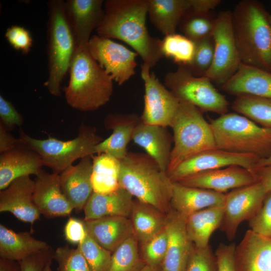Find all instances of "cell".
<instances>
[{
  "instance_id": "6da1fadb",
  "label": "cell",
  "mask_w": 271,
  "mask_h": 271,
  "mask_svg": "<svg viewBox=\"0 0 271 271\" xmlns=\"http://www.w3.org/2000/svg\"><path fill=\"white\" fill-rule=\"evenodd\" d=\"M148 0H107L104 15L95 30L98 36L127 44L151 69L164 57L162 40L146 27Z\"/></svg>"
},
{
  "instance_id": "7a4b0ae2",
  "label": "cell",
  "mask_w": 271,
  "mask_h": 271,
  "mask_svg": "<svg viewBox=\"0 0 271 271\" xmlns=\"http://www.w3.org/2000/svg\"><path fill=\"white\" fill-rule=\"evenodd\" d=\"M231 14L241 63L271 72V25L264 6L256 1L243 0Z\"/></svg>"
},
{
  "instance_id": "3957f363",
  "label": "cell",
  "mask_w": 271,
  "mask_h": 271,
  "mask_svg": "<svg viewBox=\"0 0 271 271\" xmlns=\"http://www.w3.org/2000/svg\"><path fill=\"white\" fill-rule=\"evenodd\" d=\"M64 88L67 103L81 111H94L106 104L113 92V80L90 54L88 45L76 46Z\"/></svg>"
},
{
  "instance_id": "277c9868",
  "label": "cell",
  "mask_w": 271,
  "mask_h": 271,
  "mask_svg": "<svg viewBox=\"0 0 271 271\" xmlns=\"http://www.w3.org/2000/svg\"><path fill=\"white\" fill-rule=\"evenodd\" d=\"M120 161L119 186L165 214L171 211L173 182L147 154L127 153Z\"/></svg>"
},
{
  "instance_id": "5b68a950",
  "label": "cell",
  "mask_w": 271,
  "mask_h": 271,
  "mask_svg": "<svg viewBox=\"0 0 271 271\" xmlns=\"http://www.w3.org/2000/svg\"><path fill=\"white\" fill-rule=\"evenodd\" d=\"M47 4L48 77L44 85L52 95L60 96L61 84L69 70L76 45L66 14L65 2L51 0Z\"/></svg>"
},
{
  "instance_id": "8992f818",
  "label": "cell",
  "mask_w": 271,
  "mask_h": 271,
  "mask_svg": "<svg viewBox=\"0 0 271 271\" xmlns=\"http://www.w3.org/2000/svg\"><path fill=\"white\" fill-rule=\"evenodd\" d=\"M217 149L261 159L271 153V128L236 113H226L210 122Z\"/></svg>"
},
{
  "instance_id": "52a82bcc",
  "label": "cell",
  "mask_w": 271,
  "mask_h": 271,
  "mask_svg": "<svg viewBox=\"0 0 271 271\" xmlns=\"http://www.w3.org/2000/svg\"><path fill=\"white\" fill-rule=\"evenodd\" d=\"M171 127L174 144L167 174L191 156L217 148L210 123L193 105L180 102Z\"/></svg>"
},
{
  "instance_id": "ba28073f",
  "label": "cell",
  "mask_w": 271,
  "mask_h": 271,
  "mask_svg": "<svg viewBox=\"0 0 271 271\" xmlns=\"http://www.w3.org/2000/svg\"><path fill=\"white\" fill-rule=\"evenodd\" d=\"M19 139L25 146L37 153L44 166L51 168L53 172L61 173L76 160L93 156L95 146L103 140L96 133L94 127L82 123L77 136L66 141L49 137L47 139H37L20 129Z\"/></svg>"
},
{
  "instance_id": "9c48e42d",
  "label": "cell",
  "mask_w": 271,
  "mask_h": 271,
  "mask_svg": "<svg viewBox=\"0 0 271 271\" xmlns=\"http://www.w3.org/2000/svg\"><path fill=\"white\" fill-rule=\"evenodd\" d=\"M164 85L180 102L191 104L201 111L222 115L228 112L229 104L225 96L205 76L193 75L188 68L179 65L175 71L165 75Z\"/></svg>"
},
{
  "instance_id": "30bf717a",
  "label": "cell",
  "mask_w": 271,
  "mask_h": 271,
  "mask_svg": "<svg viewBox=\"0 0 271 271\" xmlns=\"http://www.w3.org/2000/svg\"><path fill=\"white\" fill-rule=\"evenodd\" d=\"M212 34L214 58L204 76L221 86L235 74L241 64L234 37L231 11L219 13Z\"/></svg>"
},
{
  "instance_id": "8fae6325",
  "label": "cell",
  "mask_w": 271,
  "mask_h": 271,
  "mask_svg": "<svg viewBox=\"0 0 271 271\" xmlns=\"http://www.w3.org/2000/svg\"><path fill=\"white\" fill-rule=\"evenodd\" d=\"M266 193L263 185L258 182L225 194L224 213L219 228L228 239H234L241 222L250 221L256 215Z\"/></svg>"
},
{
  "instance_id": "7c38bea8",
  "label": "cell",
  "mask_w": 271,
  "mask_h": 271,
  "mask_svg": "<svg viewBox=\"0 0 271 271\" xmlns=\"http://www.w3.org/2000/svg\"><path fill=\"white\" fill-rule=\"evenodd\" d=\"M146 64L141 65L144 83V107L140 117L146 124L171 127L180 101Z\"/></svg>"
},
{
  "instance_id": "4fadbf2b",
  "label": "cell",
  "mask_w": 271,
  "mask_h": 271,
  "mask_svg": "<svg viewBox=\"0 0 271 271\" xmlns=\"http://www.w3.org/2000/svg\"><path fill=\"white\" fill-rule=\"evenodd\" d=\"M88 49L95 60L118 85H122L134 75L138 55L136 52L97 35L91 37Z\"/></svg>"
},
{
  "instance_id": "5bb4252c",
  "label": "cell",
  "mask_w": 271,
  "mask_h": 271,
  "mask_svg": "<svg viewBox=\"0 0 271 271\" xmlns=\"http://www.w3.org/2000/svg\"><path fill=\"white\" fill-rule=\"evenodd\" d=\"M260 159L251 154L234 153L215 148L191 156L167 174L172 182H177L198 173L232 165L252 171Z\"/></svg>"
},
{
  "instance_id": "9a60e30c",
  "label": "cell",
  "mask_w": 271,
  "mask_h": 271,
  "mask_svg": "<svg viewBox=\"0 0 271 271\" xmlns=\"http://www.w3.org/2000/svg\"><path fill=\"white\" fill-rule=\"evenodd\" d=\"M181 184L223 193L258 182L254 173L237 165L206 171L177 181Z\"/></svg>"
},
{
  "instance_id": "2e32d148",
  "label": "cell",
  "mask_w": 271,
  "mask_h": 271,
  "mask_svg": "<svg viewBox=\"0 0 271 271\" xmlns=\"http://www.w3.org/2000/svg\"><path fill=\"white\" fill-rule=\"evenodd\" d=\"M33 198L41 214L48 218L69 216L74 209L62 191L57 173L41 170L35 180Z\"/></svg>"
},
{
  "instance_id": "e0dca14e",
  "label": "cell",
  "mask_w": 271,
  "mask_h": 271,
  "mask_svg": "<svg viewBox=\"0 0 271 271\" xmlns=\"http://www.w3.org/2000/svg\"><path fill=\"white\" fill-rule=\"evenodd\" d=\"M35 180L25 176L14 181L0 192V212H10L20 220L33 225L41 215L34 201Z\"/></svg>"
},
{
  "instance_id": "ac0fdd59",
  "label": "cell",
  "mask_w": 271,
  "mask_h": 271,
  "mask_svg": "<svg viewBox=\"0 0 271 271\" xmlns=\"http://www.w3.org/2000/svg\"><path fill=\"white\" fill-rule=\"evenodd\" d=\"M103 0H67L65 2L68 20L76 46H87L92 32L101 22Z\"/></svg>"
},
{
  "instance_id": "d6986e66",
  "label": "cell",
  "mask_w": 271,
  "mask_h": 271,
  "mask_svg": "<svg viewBox=\"0 0 271 271\" xmlns=\"http://www.w3.org/2000/svg\"><path fill=\"white\" fill-rule=\"evenodd\" d=\"M186 218L173 210L167 214V250L162 271H185L194 244L186 229Z\"/></svg>"
},
{
  "instance_id": "ffe728a7",
  "label": "cell",
  "mask_w": 271,
  "mask_h": 271,
  "mask_svg": "<svg viewBox=\"0 0 271 271\" xmlns=\"http://www.w3.org/2000/svg\"><path fill=\"white\" fill-rule=\"evenodd\" d=\"M92 156L82 158L60 173L62 191L77 212L84 207L93 192L91 173Z\"/></svg>"
},
{
  "instance_id": "44dd1931",
  "label": "cell",
  "mask_w": 271,
  "mask_h": 271,
  "mask_svg": "<svg viewBox=\"0 0 271 271\" xmlns=\"http://www.w3.org/2000/svg\"><path fill=\"white\" fill-rule=\"evenodd\" d=\"M43 166L40 155L22 143L16 148L1 154V191L18 178L31 175L37 176Z\"/></svg>"
},
{
  "instance_id": "7402d4cb",
  "label": "cell",
  "mask_w": 271,
  "mask_h": 271,
  "mask_svg": "<svg viewBox=\"0 0 271 271\" xmlns=\"http://www.w3.org/2000/svg\"><path fill=\"white\" fill-rule=\"evenodd\" d=\"M234 259L236 271H268L271 264V238L248 229L235 247Z\"/></svg>"
},
{
  "instance_id": "603a6c76",
  "label": "cell",
  "mask_w": 271,
  "mask_h": 271,
  "mask_svg": "<svg viewBox=\"0 0 271 271\" xmlns=\"http://www.w3.org/2000/svg\"><path fill=\"white\" fill-rule=\"evenodd\" d=\"M82 221L87 233L97 244L112 253L134 235L129 217L109 216Z\"/></svg>"
},
{
  "instance_id": "cb8c5ba5",
  "label": "cell",
  "mask_w": 271,
  "mask_h": 271,
  "mask_svg": "<svg viewBox=\"0 0 271 271\" xmlns=\"http://www.w3.org/2000/svg\"><path fill=\"white\" fill-rule=\"evenodd\" d=\"M140 119V117L135 113L108 114L104 124L107 129L112 130V132L108 138L94 147L93 155L105 153L119 160L123 159L128 153L127 145Z\"/></svg>"
},
{
  "instance_id": "d4e9b609",
  "label": "cell",
  "mask_w": 271,
  "mask_h": 271,
  "mask_svg": "<svg viewBox=\"0 0 271 271\" xmlns=\"http://www.w3.org/2000/svg\"><path fill=\"white\" fill-rule=\"evenodd\" d=\"M131 140L167 173L173 139L166 127L146 124L140 118L133 129Z\"/></svg>"
},
{
  "instance_id": "484cf974",
  "label": "cell",
  "mask_w": 271,
  "mask_h": 271,
  "mask_svg": "<svg viewBox=\"0 0 271 271\" xmlns=\"http://www.w3.org/2000/svg\"><path fill=\"white\" fill-rule=\"evenodd\" d=\"M224 197V193L173 182L170 206L172 210L187 218L204 209L223 205Z\"/></svg>"
},
{
  "instance_id": "4316f807",
  "label": "cell",
  "mask_w": 271,
  "mask_h": 271,
  "mask_svg": "<svg viewBox=\"0 0 271 271\" xmlns=\"http://www.w3.org/2000/svg\"><path fill=\"white\" fill-rule=\"evenodd\" d=\"M233 95L271 98V72L241 63L235 74L221 86Z\"/></svg>"
},
{
  "instance_id": "83f0119b",
  "label": "cell",
  "mask_w": 271,
  "mask_h": 271,
  "mask_svg": "<svg viewBox=\"0 0 271 271\" xmlns=\"http://www.w3.org/2000/svg\"><path fill=\"white\" fill-rule=\"evenodd\" d=\"M133 200L132 196L120 187L108 194L93 192L84 207L83 220L109 216L129 217Z\"/></svg>"
},
{
  "instance_id": "f1b7e54d",
  "label": "cell",
  "mask_w": 271,
  "mask_h": 271,
  "mask_svg": "<svg viewBox=\"0 0 271 271\" xmlns=\"http://www.w3.org/2000/svg\"><path fill=\"white\" fill-rule=\"evenodd\" d=\"M190 8V0H148V15L151 23L165 36L176 33Z\"/></svg>"
},
{
  "instance_id": "f546056e",
  "label": "cell",
  "mask_w": 271,
  "mask_h": 271,
  "mask_svg": "<svg viewBox=\"0 0 271 271\" xmlns=\"http://www.w3.org/2000/svg\"><path fill=\"white\" fill-rule=\"evenodd\" d=\"M50 247L46 242L32 237L30 232H16L0 225V258L19 261Z\"/></svg>"
},
{
  "instance_id": "4dcf8cb0",
  "label": "cell",
  "mask_w": 271,
  "mask_h": 271,
  "mask_svg": "<svg viewBox=\"0 0 271 271\" xmlns=\"http://www.w3.org/2000/svg\"><path fill=\"white\" fill-rule=\"evenodd\" d=\"M133 234L142 244L163 230L167 225V215L152 205L133 200L129 217Z\"/></svg>"
},
{
  "instance_id": "1f68e13d",
  "label": "cell",
  "mask_w": 271,
  "mask_h": 271,
  "mask_svg": "<svg viewBox=\"0 0 271 271\" xmlns=\"http://www.w3.org/2000/svg\"><path fill=\"white\" fill-rule=\"evenodd\" d=\"M224 213L223 205L208 207L189 215L186 229L190 240L199 248L208 246L211 234L220 228Z\"/></svg>"
},
{
  "instance_id": "d6a6232c",
  "label": "cell",
  "mask_w": 271,
  "mask_h": 271,
  "mask_svg": "<svg viewBox=\"0 0 271 271\" xmlns=\"http://www.w3.org/2000/svg\"><path fill=\"white\" fill-rule=\"evenodd\" d=\"M92 157L91 182L93 192L108 194L119 187L120 161L105 153Z\"/></svg>"
},
{
  "instance_id": "836d02e7",
  "label": "cell",
  "mask_w": 271,
  "mask_h": 271,
  "mask_svg": "<svg viewBox=\"0 0 271 271\" xmlns=\"http://www.w3.org/2000/svg\"><path fill=\"white\" fill-rule=\"evenodd\" d=\"M231 107L257 124L271 128V98L238 95L233 101Z\"/></svg>"
},
{
  "instance_id": "e575fe53",
  "label": "cell",
  "mask_w": 271,
  "mask_h": 271,
  "mask_svg": "<svg viewBox=\"0 0 271 271\" xmlns=\"http://www.w3.org/2000/svg\"><path fill=\"white\" fill-rule=\"evenodd\" d=\"M145 265L140 255L139 242L133 235L112 253L109 271H139Z\"/></svg>"
},
{
  "instance_id": "d590c367",
  "label": "cell",
  "mask_w": 271,
  "mask_h": 271,
  "mask_svg": "<svg viewBox=\"0 0 271 271\" xmlns=\"http://www.w3.org/2000/svg\"><path fill=\"white\" fill-rule=\"evenodd\" d=\"M161 48L164 56L179 66H188L193 59L196 44L184 35L174 33L165 36Z\"/></svg>"
},
{
  "instance_id": "8d00e7d4",
  "label": "cell",
  "mask_w": 271,
  "mask_h": 271,
  "mask_svg": "<svg viewBox=\"0 0 271 271\" xmlns=\"http://www.w3.org/2000/svg\"><path fill=\"white\" fill-rule=\"evenodd\" d=\"M216 18L210 13H201L190 9L183 17L179 25L184 35L194 42L213 34Z\"/></svg>"
},
{
  "instance_id": "74e56055",
  "label": "cell",
  "mask_w": 271,
  "mask_h": 271,
  "mask_svg": "<svg viewBox=\"0 0 271 271\" xmlns=\"http://www.w3.org/2000/svg\"><path fill=\"white\" fill-rule=\"evenodd\" d=\"M92 271H109L112 253L97 244L88 234L77 245Z\"/></svg>"
},
{
  "instance_id": "f35d334b",
  "label": "cell",
  "mask_w": 271,
  "mask_h": 271,
  "mask_svg": "<svg viewBox=\"0 0 271 271\" xmlns=\"http://www.w3.org/2000/svg\"><path fill=\"white\" fill-rule=\"evenodd\" d=\"M195 43L196 48L193 59L189 65L185 67L193 75L204 76L210 69L214 58L213 34Z\"/></svg>"
},
{
  "instance_id": "ab89813d",
  "label": "cell",
  "mask_w": 271,
  "mask_h": 271,
  "mask_svg": "<svg viewBox=\"0 0 271 271\" xmlns=\"http://www.w3.org/2000/svg\"><path fill=\"white\" fill-rule=\"evenodd\" d=\"M168 234L166 227L151 239L141 244V256L145 263L161 267L167 250Z\"/></svg>"
},
{
  "instance_id": "60d3db41",
  "label": "cell",
  "mask_w": 271,
  "mask_h": 271,
  "mask_svg": "<svg viewBox=\"0 0 271 271\" xmlns=\"http://www.w3.org/2000/svg\"><path fill=\"white\" fill-rule=\"evenodd\" d=\"M53 259L58 264L57 271H92L78 245L76 248L68 245L58 247Z\"/></svg>"
},
{
  "instance_id": "b9f144b4",
  "label": "cell",
  "mask_w": 271,
  "mask_h": 271,
  "mask_svg": "<svg viewBox=\"0 0 271 271\" xmlns=\"http://www.w3.org/2000/svg\"><path fill=\"white\" fill-rule=\"evenodd\" d=\"M215 253L210 246L199 248L194 245L185 271H217Z\"/></svg>"
},
{
  "instance_id": "7bdbcfd3",
  "label": "cell",
  "mask_w": 271,
  "mask_h": 271,
  "mask_svg": "<svg viewBox=\"0 0 271 271\" xmlns=\"http://www.w3.org/2000/svg\"><path fill=\"white\" fill-rule=\"evenodd\" d=\"M249 227L254 233L271 238V191L266 193L259 210L249 221Z\"/></svg>"
},
{
  "instance_id": "ee69618b",
  "label": "cell",
  "mask_w": 271,
  "mask_h": 271,
  "mask_svg": "<svg viewBox=\"0 0 271 271\" xmlns=\"http://www.w3.org/2000/svg\"><path fill=\"white\" fill-rule=\"evenodd\" d=\"M5 37L10 45L16 50L27 54L33 45V39L30 32L24 27L13 25L7 29Z\"/></svg>"
},
{
  "instance_id": "f6af8a7d",
  "label": "cell",
  "mask_w": 271,
  "mask_h": 271,
  "mask_svg": "<svg viewBox=\"0 0 271 271\" xmlns=\"http://www.w3.org/2000/svg\"><path fill=\"white\" fill-rule=\"evenodd\" d=\"M54 253V251L50 247L19 261L21 271H43L44 267L52 262Z\"/></svg>"
},
{
  "instance_id": "bcb514c9",
  "label": "cell",
  "mask_w": 271,
  "mask_h": 271,
  "mask_svg": "<svg viewBox=\"0 0 271 271\" xmlns=\"http://www.w3.org/2000/svg\"><path fill=\"white\" fill-rule=\"evenodd\" d=\"M1 122L7 129H13L16 126L21 127L23 123V117L17 111L11 102L0 95Z\"/></svg>"
},
{
  "instance_id": "7dc6e473",
  "label": "cell",
  "mask_w": 271,
  "mask_h": 271,
  "mask_svg": "<svg viewBox=\"0 0 271 271\" xmlns=\"http://www.w3.org/2000/svg\"><path fill=\"white\" fill-rule=\"evenodd\" d=\"M235 247L234 243L219 244L215 252L217 271H236L234 259Z\"/></svg>"
},
{
  "instance_id": "c3c4849f",
  "label": "cell",
  "mask_w": 271,
  "mask_h": 271,
  "mask_svg": "<svg viewBox=\"0 0 271 271\" xmlns=\"http://www.w3.org/2000/svg\"><path fill=\"white\" fill-rule=\"evenodd\" d=\"M87 234L82 220L74 218H70L68 220L64 227V235L68 241L79 244Z\"/></svg>"
},
{
  "instance_id": "681fc988",
  "label": "cell",
  "mask_w": 271,
  "mask_h": 271,
  "mask_svg": "<svg viewBox=\"0 0 271 271\" xmlns=\"http://www.w3.org/2000/svg\"><path fill=\"white\" fill-rule=\"evenodd\" d=\"M22 144L19 139H16L10 134L5 126L0 122V153L12 150Z\"/></svg>"
},
{
  "instance_id": "f907efd6",
  "label": "cell",
  "mask_w": 271,
  "mask_h": 271,
  "mask_svg": "<svg viewBox=\"0 0 271 271\" xmlns=\"http://www.w3.org/2000/svg\"><path fill=\"white\" fill-rule=\"evenodd\" d=\"M221 2L220 0H190V9L198 13H209Z\"/></svg>"
},
{
  "instance_id": "816d5d0a",
  "label": "cell",
  "mask_w": 271,
  "mask_h": 271,
  "mask_svg": "<svg viewBox=\"0 0 271 271\" xmlns=\"http://www.w3.org/2000/svg\"><path fill=\"white\" fill-rule=\"evenodd\" d=\"M266 192L271 191V164L252 170Z\"/></svg>"
},
{
  "instance_id": "f5cc1de1",
  "label": "cell",
  "mask_w": 271,
  "mask_h": 271,
  "mask_svg": "<svg viewBox=\"0 0 271 271\" xmlns=\"http://www.w3.org/2000/svg\"><path fill=\"white\" fill-rule=\"evenodd\" d=\"M0 271H21L19 261L0 258Z\"/></svg>"
},
{
  "instance_id": "db71d44e",
  "label": "cell",
  "mask_w": 271,
  "mask_h": 271,
  "mask_svg": "<svg viewBox=\"0 0 271 271\" xmlns=\"http://www.w3.org/2000/svg\"><path fill=\"white\" fill-rule=\"evenodd\" d=\"M271 164V153L265 159H260L258 162L256 168L254 169H256L260 167L268 166Z\"/></svg>"
},
{
  "instance_id": "11a10c76",
  "label": "cell",
  "mask_w": 271,
  "mask_h": 271,
  "mask_svg": "<svg viewBox=\"0 0 271 271\" xmlns=\"http://www.w3.org/2000/svg\"><path fill=\"white\" fill-rule=\"evenodd\" d=\"M139 271H162L161 267H153L146 264Z\"/></svg>"
},
{
  "instance_id": "9f6ffc18",
  "label": "cell",
  "mask_w": 271,
  "mask_h": 271,
  "mask_svg": "<svg viewBox=\"0 0 271 271\" xmlns=\"http://www.w3.org/2000/svg\"><path fill=\"white\" fill-rule=\"evenodd\" d=\"M52 262H49L44 268L43 271H53L51 268V265Z\"/></svg>"
},
{
  "instance_id": "6f0895ef",
  "label": "cell",
  "mask_w": 271,
  "mask_h": 271,
  "mask_svg": "<svg viewBox=\"0 0 271 271\" xmlns=\"http://www.w3.org/2000/svg\"><path fill=\"white\" fill-rule=\"evenodd\" d=\"M269 22L271 25V14H269Z\"/></svg>"
},
{
  "instance_id": "680465c9",
  "label": "cell",
  "mask_w": 271,
  "mask_h": 271,
  "mask_svg": "<svg viewBox=\"0 0 271 271\" xmlns=\"http://www.w3.org/2000/svg\"><path fill=\"white\" fill-rule=\"evenodd\" d=\"M268 271H271V264L270 265V266L269 267V269H268Z\"/></svg>"
}]
</instances>
